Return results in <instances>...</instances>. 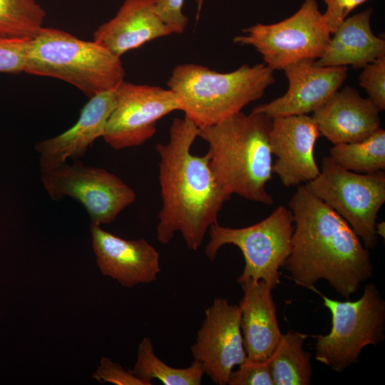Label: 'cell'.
<instances>
[{"label": "cell", "mask_w": 385, "mask_h": 385, "mask_svg": "<svg viewBox=\"0 0 385 385\" xmlns=\"http://www.w3.org/2000/svg\"><path fill=\"white\" fill-rule=\"evenodd\" d=\"M289 207L294 230L284 267L292 279L307 289L326 280L349 299L372 276L368 249L349 224L305 185H298Z\"/></svg>", "instance_id": "6da1fadb"}, {"label": "cell", "mask_w": 385, "mask_h": 385, "mask_svg": "<svg viewBox=\"0 0 385 385\" xmlns=\"http://www.w3.org/2000/svg\"><path fill=\"white\" fill-rule=\"evenodd\" d=\"M198 127L190 119L175 118L167 143H158L159 182L162 207L158 212L157 239L168 244L180 232L191 250L202 245L206 232L217 222L223 204L231 195L212 172L207 153H191Z\"/></svg>", "instance_id": "7a4b0ae2"}, {"label": "cell", "mask_w": 385, "mask_h": 385, "mask_svg": "<svg viewBox=\"0 0 385 385\" xmlns=\"http://www.w3.org/2000/svg\"><path fill=\"white\" fill-rule=\"evenodd\" d=\"M272 118L242 111L220 123L198 128L208 144L207 155L215 177L232 195L272 205L265 187L272 175L270 133Z\"/></svg>", "instance_id": "3957f363"}, {"label": "cell", "mask_w": 385, "mask_h": 385, "mask_svg": "<svg viewBox=\"0 0 385 385\" xmlns=\"http://www.w3.org/2000/svg\"><path fill=\"white\" fill-rule=\"evenodd\" d=\"M274 82L265 63L243 64L228 73L187 63L173 70L167 86L176 96L185 117L198 128L217 124L260 98Z\"/></svg>", "instance_id": "277c9868"}, {"label": "cell", "mask_w": 385, "mask_h": 385, "mask_svg": "<svg viewBox=\"0 0 385 385\" xmlns=\"http://www.w3.org/2000/svg\"><path fill=\"white\" fill-rule=\"evenodd\" d=\"M24 72L68 83L88 98L124 81L120 57L97 42L43 27L29 43Z\"/></svg>", "instance_id": "5b68a950"}, {"label": "cell", "mask_w": 385, "mask_h": 385, "mask_svg": "<svg viewBox=\"0 0 385 385\" xmlns=\"http://www.w3.org/2000/svg\"><path fill=\"white\" fill-rule=\"evenodd\" d=\"M324 305L332 314V327L324 335H317L316 360L342 372L356 364L364 348L376 346L385 337V301L377 287L367 284L361 297L354 301H339L327 297L315 287Z\"/></svg>", "instance_id": "8992f818"}, {"label": "cell", "mask_w": 385, "mask_h": 385, "mask_svg": "<svg viewBox=\"0 0 385 385\" xmlns=\"http://www.w3.org/2000/svg\"><path fill=\"white\" fill-rule=\"evenodd\" d=\"M293 230V214L284 206L277 207L264 220L245 227H223L217 222L209 228L210 240L205 253L213 261L222 246L237 247L245 260L237 282L262 280L274 289L280 283L279 268L284 266L291 252Z\"/></svg>", "instance_id": "52a82bcc"}, {"label": "cell", "mask_w": 385, "mask_h": 385, "mask_svg": "<svg viewBox=\"0 0 385 385\" xmlns=\"http://www.w3.org/2000/svg\"><path fill=\"white\" fill-rule=\"evenodd\" d=\"M304 185L349 224L366 248L376 246L375 225L385 202L384 171L354 173L338 166L327 156L322 160L319 175Z\"/></svg>", "instance_id": "ba28073f"}, {"label": "cell", "mask_w": 385, "mask_h": 385, "mask_svg": "<svg viewBox=\"0 0 385 385\" xmlns=\"http://www.w3.org/2000/svg\"><path fill=\"white\" fill-rule=\"evenodd\" d=\"M233 42L251 46L272 70L304 60H317L331 38L317 0H304L289 17L271 24H256L242 29Z\"/></svg>", "instance_id": "9c48e42d"}, {"label": "cell", "mask_w": 385, "mask_h": 385, "mask_svg": "<svg viewBox=\"0 0 385 385\" xmlns=\"http://www.w3.org/2000/svg\"><path fill=\"white\" fill-rule=\"evenodd\" d=\"M43 188L53 200L70 197L80 202L91 223L109 224L135 200L133 190L109 171L78 160L42 173Z\"/></svg>", "instance_id": "30bf717a"}, {"label": "cell", "mask_w": 385, "mask_h": 385, "mask_svg": "<svg viewBox=\"0 0 385 385\" xmlns=\"http://www.w3.org/2000/svg\"><path fill=\"white\" fill-rule=\"evenodd\" d=\"M115 92V105L103 135L115 150L143 144L155 133L158 120L180 111L176 96L169 88L123 81Z\"/></svg>", "instance_id": "8fae6325"}, {"label": "cell", "mask_w": 385, "mask_h": 385, "mask_svg": "<svg viewBox=\"0 0 385 385\" xmlns=\"http://www.w3.org/2000/svg\"><path fill=\"white\" fill-rule=\"evenodd\" d=\"M238 305L215 297L205 311L196 339L190 347L194 360L202 365L205 374L216 384H227L236 366L247 359L240 329Z\"/></svg>", "instance_id": "7c38bea8"}, {"label": "cell", "mask_w": 385, "mask_h": 385, "mask_svg": "<svg viewBox=\"0 0 385 385\" xmlns=\"http://www.w3.org/2000/svg\"><path fill=\"white\" fill-rule=\"evenodd\" d=\"M315 61H301L284 68L289 83L287 92L255 107L252 111L274 118L307 115L319 108L342 86L348 75V67L322 66Z\"/></svg>", "instance_id": "4fadbf2b"}, {"label": "cell", "mask_w": 385, "mask_h": 385, "mask_svg": "<svg viewBox=\"0 0 385 385\" xmlns=\"http://www.w3.org/2000/svg\"><path fill=\"white\" fill-rule=\"evenodd\" d=\"M320 133L312 117L307 115L272 118L270 144L276 156L272 173L287 188L307 183L319 174L314 155Z\"/></svg>", "instance_id": "5bb4252c"}, {"label": "cell", "mask_w": 385, "mask_h": 385, "mask_svg": "<svg viewBox=\"0 0 385 385\" xmlns=\"http://www.w3.org/2000/svg\"><path fill=\"white\" fill-rule=\"evenodd\" d=\"M92 245L103 275L132 287L156 280L160 272V254L145 239L125 240L91 225Z\"/></svg>", "instance_id": "9a60e30c"}, {"label": "cell", "mask_w": 385, "mask_h": 385, "mask_svg": "<svg viewBox=\"0 0 385 385\" xmlns=\"http://www.w3.org/2000/svg\"><path fill=\"white\" fill-rule=\"evenodd\" d=\"M115 88L88 98L77 122L71 128L36 143L35 149L39 154L42 173L62 165L68 158L83 157L88 147L97 138L103 137L115 105Z\"/></svg>", "instance_id": "2e32d148"}, {"label": "cell", "mask_w": 385, "mask_h": 385, "mask_svg": "<svg viewBox=\"0 0 385 385\" xmlns=\"http://www.w3.org/2000/svg\"><path fill=\"white\" fill-rule=\"evenodd\" d=\"M312 118L320 135L334 145L362 140L381 128L378 109L349 86L334 93Z\"/></svg>", "instance_id": "e0dca14e"}, {"label": "cell", "mask_w": 385, "mask_h": 385, "mask_svg": "<svg viewBox=\"0 0 385 385\" xmlns=\"http://www.w3.org/2000/svg\"><path fill=\"white\" fill-rule=\"evenodd\" d=\"M240 284L243 290L238 304L241 312L240 329L247 359L267 361L282 335L272 289L262 280H247Z\"/></svg>", "instance_id": "ac0fdd59"}, {"label": "cell", "mask_w": 385, "mask_h": 385, "mask_svg": "<svg viewBox=\"0 0 385 385\" xmlns=\"http://www.w3.org/2000/svg\"><path fill=\"white\" fill-rule=\"evenodd\" d=\"M156 0H124L115 15L94 31L93 41L120 57L172 34L155 11Z\"/></svg>", "instance_id": "d6986e66"}, {"label": "cell", "mask_w": 385, "mask_h": 385, "mask_svg": "<svg viewBox=\"0 0 385 385\" xmlns=\"http://www.w3.org/2000/svg\"><path fill=\"white\" fill-rule=\"evenodd\" d=\"M372 12L373 9L368 8L347 17L332 34L324 53L316 63L362 68L385 56L384 39L375 36L371 28Z\"/></svg>", "instance_id": "ffe728a7"}, {"label": "cell", "mask_w": 385, "mask_h": 385, "mask_svg": "<svg viewBox=\"0 0 385 385\" xmlns=\"http://www.w3.org/2000/svg\"><path fill=\"white\" fill-rule=\"evenodd\" d=\"M307 335L289 330L282 334L268 359L274 385H309L311 354L303 348Z\"/></svg>", "instance_id": "44dd1931"}, {"label": "cell", "mask_w": 385, "mask_h": 385, "mask_svg": "<svg viewBox=\"0 0 385 385\" xmlns=\"http://www.w3.org/2000/svg\"><path fill=\"white\" fill-rule=\"evenodd\" d=\"M130 371L138 378L151 385L158 379L165 385H200L205 375L200 362L194 360L185 368H175L168 365L157 356L150 337L140 342L137 360Z\"/></svg>", "instance_id": "7402d4cb"}, {"label": "cell", "mask_w": 385, "mask_h": 385, "mask_svg": "<svg viewBox=\"0 0 385 385\" xmlns=\"http://www.w3.org/2000/svg\"><path fill=\"white\" fill-rule=\"evenodd\" d=\"M338 166L357 173L371 174L385 170V130L379 128L366 138L335 144L329 156Z\"/></svg>", "instance_id": "603a6c76"}, {"label": "cell", "mask_w": 385, "mask_h": 385, "mask_svg": "<svg viewBox=\"0 0 385 385\" xmlns=\"http://www.w3.org/2000/svg\"><path fill=\"white\" fill-rule=\"evenodd\" d=\"M44 9L35 0H0V34L33 38L43 27Z\"/></svg>", "instance_id": "cb8c5ba5"}, {"label": "cell", "mask_w": 385, "mask_h": 385, "mask_svg": "<svg viewBox=\"0 0 385 385\" xmlns=\"http://www.w3.org/2000/svg\"><path fill=\"white\" fill-rule=\"evenodd\" d=\"M359 85L366 91L368 98L378 111L385 109V56L362 68Z\"/></svg>", "instance_id": "d4e9b609"}, {"label": "cell", "mask_w": 385, "mask_h": 385, "mask_svg": "<svg viewBox=\"0 0 385 385\" xmlns=\"http://www.w3.org/2000/svg\"><path fill=\"white\" fill-rule=\"evenodd\" d=\"M31 38L0 34V73L24 72Z\"/></svg>", "instance_id": "484cf974"}, {"label": "cell", "mask_w": 385, "mask_h": 385, "mask_svg": "<svg viewBox=\"0 0 385 385\" xmlns=\"http://www.w3.org/2000/svg\"><path fill=\"white\" fill-rule=\"evenodd\" d=\"M227 384L229 385H274L268 363L253 362L246 359L232 371Z\"/></svg>", "instance_id": "4316f807"}, {"label": "cell", "mask_w": 385, "mask_h": 385, "mask_svg": "<svg viewBox=\"0 0 385 385\" xmlns=\"http://www.w3.org/2000/svg\"><path fill=\"white\" fill-rule=\"evenodd\" d=\"M93 377L98 381L116 385H148L145 381L136 377L130 370L124 369L120 364L106 357L101 359Z\"/></svg>", "instance_id": "83f0119b"}, {"label": "cell", "mask_w": 385, "mask_h": 385, "mask_svg": "<svg viewBox=\"0 0 385 385\" xmlns=\"http://www.w3.org/2000/svg\"><path fill=\"white\" fill-rule=\"evenodd\" d=\"M184 1L156 0L155 11L172 34H182L188 26V18L183 12Z\"/></svg>", "instance_id": "f1b7e54d"}, {"label": "cell", "mask_w": 385, "mask_h": 385, "mask_svg": "<svg viewBox=\"0 0 385 385\" xmlns=\"http://www.w3.org/2000/svg\"><path fill=\"white\" fill-rule=\"evenodd\" d=\"M322 1L327 7L323 16L327 27L332 34L354 9L369 0Z\"/></svg>", "instance_id": "f546056e"}, {"label": "cell", "mask_w": 385, "mask_h": 385, "mask_svg": "<svg viewBox=\"0 0 385 385\" xmlns=\"http://www.w3.org/2000/svg\"><path fill=\"white\" fill-rule=\"evenodd\" d=\"M375 232L377 236H380L384 239L385 237V222L381 221L376 223Z\"/></svg>", "instance_id": "4dcf8cb0"}, {"label": "cell", "mask_w": 385, "mask_h": 385, "mask_svg": "<svg viewBox=\"0 0 385 385\" xmlns=\"http://www.w3.org/2000/svg\"><path fill=\"white\" fill-rule=\"evenodd\" d=\"M195 1H196V3H197V13L200 14L202 6L203 0H195Z\"/></svg>", "instance_id": "1f68e13d"}]
</instances>
